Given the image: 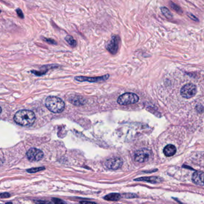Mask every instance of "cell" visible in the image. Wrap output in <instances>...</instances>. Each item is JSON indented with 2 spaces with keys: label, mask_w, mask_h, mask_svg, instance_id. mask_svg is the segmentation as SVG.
Returning a JSON list of instances; mask_svg holds the SVG:
<instances>
[{
  "label": "cell",
  "mask_w": 204,
  "mask_h": 204,
  "mask_svg": "<svg viewBox=\"0 0 204 204\" xmlns=\"http://www.w3.org/2000/svg\"><path fill=\"white\" fill-rule=\"evenodd\" d=\"M10 197V195L8 193H2L1 194V198H7Z\"/></svg>",
  "instance_id": "cell-25"
},
{
  "label": "cell",
  "mask_w": 204,
  "mask_h": 204,
  "mask_svg": "<svg viewBox=\"0 0 204 204\" xmlns=\"http://www.w3.org/2000/svg\"><path fill=\"white\" fill-rule=\"evenodd\" d=\"M176 147L172 144H168L163 149V153L167 157H170L176 153Z\"/></svg>",
  "instance_id": "cell-12"
},
{
  "label": "cell",
  "mask_w": 204,
  "mask_h": 204,
  "mask_svg": "<svg viewBox=\"0 0 204 204\" xmlns=\"http://www.w3.org/2000/svg\"><path fill=\"white\" fill-rule=\"evenodd\" d=\"M45 168L44 167H37V168H32L29 170H27V172L29 173H37L38 171H41L44 170Z\"/></svg>",
  "instance_id": "cell-18"
},
{
  "label": "cell",
  "mask_w": 204,
  "mask_h": 204,
  "mask_svg": "<svg viewBox=\"0 0 204 204\" xmlns=\"http://www.w3.org/2000/svg\"><path fill=\"white\" fill-rule=\"evenodd\" d=\"M47 108L53 113H61L65 109V103L63 100L56 96H49L45 101Z\"/></svg>",
  "instance_id": "cell-2"
},
{
  "label": "cell",
  "mask_w": 204,
  "mask_h": 204,
  "mask_svg": "<svg viewBox=\"0 0 204 204\" xmlns=\"http://www.w3.org/2000/svg\"><path fill=\"white\" fill-rule=\"evenodd\" d=\"M192 181L196 185L204 186V173L202 171H196L192 176Z\"/></svg>",
  "instance_id": "cell-11"
},
{
  "label": "cell",
  "mask_w": 204,
  "mask_h": 204,
  "mask_svg": "<svg viewBox=\"0 0 204 204\" xmlns=\"http://www.w3.org/2000/svg\"><path fill=\"white\" fill-rule=\"evenodd\" d=\"M35 203L37 204H53L50 201H43V200H38V201H35Z\"/></svg>",
  "instance_id": "cell-23"
},
{
  "label": "cell",
  "mask_w": 204,
  "mask_h": 204,
  "mask_svg": "<svg viewBox=\"0 0 204 204\" xmlns=\"http://www.w3.org/2000/svg\"><path fill=\"white\" fill-rule=\"evenodd\" d=\"M160 10L162 13V14H163V16L166 17L168 19H171L173 17V16L171 13V12L169 11V10L165 7H162L160 8Z\"/></svg>",
  "instance_id": "cell-15"
},
{
  "label": "cell",
  "mask_w": 204,
  "mask_h": 204,
  "mask_svg": "<svg viewBox=\"0 0 204 204\" xmlns=\"http://www.w3.org/2000/svg\"><path fill=\"white\" fill-rule=\"evenodd\" d=\"M11 204V203H7V204Z\"/></svg>",
  "instance_id": "cell-27"
},
{
  "label": "cell",
  "mask_w": 204,
  "mask_h": 204,
  "mask_svg": "<svg viewBox=\"0 0 204 204\" xmlns=\"http://www.w3.org/2000/svg\"><path fill=\"white\" fill-rule=\"evenodd\" d=\"M80 203L81 204H96L95 203L89 202V201H81V202H80Z\"/></svg>",
  "instance_id": "cell-26"
},
{
  "label": "cell",
  "mask_w": 204,
  "mask_h": 204,
  "mask_svg": "<svg viewBox=\"0 0 204 204\" xmlns=\"http://www.w3.org/2000/svg\"><path fill=\"white\" fill-rule=\"evenodd\" d=\"M65 40L68 44L72 47H75L77 45V42L75 39L71 35H67L65 37Z\"/></svg>",
  "instance_id": "cell-16"
},
{
  "label": "cell",
  "mask_w": 204,
  "mask_h": 204,
  "mask_svg": "<svg viewBox=\"0 0 204 204\" xmlns=\"http://www.w3.org/2000/svg\"><path fill=\"white\" fill-rule=\"evenodd\" d=\"M139 100L138 96L132 93H126L121 95L117 99V103L120 105H128L136 103Z\"/></svg>",
  "instance_id": "cell-3"
},
{
  "label": "cell",
  "mask_w": 204,
  "mask_h": 204,
  "mask_svg": "<svg viewBox=\"0 0 204 204\" xmlns=\"http://www.w3.org/2000/svg\"><path fill=\"white\" fill-rule=\"evenodd\" d=\"M151 155V152L145 148L136 151L134 155V159L136 162L142 163L148 161Z\"/></svg>",
  "instance_id": "cell-5"
},
{
  "label": "cell",
  "mask_w": 204,
  "mask_h": 204,
  "mask_svg": "<svg viewBox=\"0 0 204 204\" xmlns=\"http://www.w3.org/2000/svg\"><path fill=\"white\" fill-rule=\"evenodd\" d=\"M196 93H197L196 86L192 83L184 85L181 88L180 91L181 96L187 99L193 97L196 95Z\"/></svg>",
  "instance_id": "cell-4"
},
{
  "label": "cell",
  "mask_w": 204,
  "mask_h": 204,
  "mask_svg": "<svg viewBox=\"0 0 204 204\" xmlns=\"http://www.w3.org/2000/svg\"><path fill=\"white\" fill-rule=\"evenodd\" d=\"M169 5L171 7V8H172L175 11H177L178 13H182V10H181V7L179 5H178L177 4H175L174 2H173L172 1H170L169 2Z\"/></svg>",
  "instance_id": "cell-17"
},
{
  "label": "cell",
  "mask_w": 204,
  "mask_h": 204,
  "mask_svg": "<svg viewBox=\"0 0 204 204\" xmlns=\"http://www.w3.org/2000/svg\"><path fill=\"white\" fill-rule=\"evenodd\" d=\"M121 198V195L119 194H110L104 197V199L107 201H118Z\"/></svg>",
  "instance_id": "cell-14"
},
{
  "label": "cell",
  "mask_w": 204,
  "mask_h": 204,
  "mask_svg": "<svg viewBox=\"0 0 204 204\" xmlns=\"http://www.w3.org/2000/svg\"><path fill=\"white\" fill-rule=\"evenodd\" d=\"M35 114L30 110H20L17 111L14 117V120L19 125L22 126H32L35 121Z\"/></svg>",
  "instance_id": "cell-1"
},
{
  "label": "cell",
  "mask_w": 204,
  "mask_h": 204,
  "mask_svg": "<svg viewBox=\"0 0 204 204\" xmlns=\"http://www.w3.org/2000/svg\"><path fill=\"white\" fill-rule=\"evenodd\" d=\"M136 182H145L150 183H159L163 182V179L157 176H151V177H144L135 179L134 180Z\"/></svg>",
  "instance_id": "cell-10"
},
{
  "label": "cell",
  "mask_w": 204,
  "mask_h": 204,
  "mask_svg": "<svg viewBox=\"0 0 204 204\" xmlns=\"http://www.w3.org/2000/svg\"><path fill=\"white\" fill-rule=\"evenodd\" d=\"M44 41L47 42L48 43L52 44H56V43L52 39H50V38H44Z\"/></svg>",
  "instance_id": "cell-24"
},
{
  "label": "cell",
  "mask_w": 204,
  "mask_h": 204,
  "mask_svg": "<svg viewBox=\"0 0 204 204\" xmlns=\"http://www.w3.org/2000/svg\"><path fill=\"white\" fill-rule=\"evenodd\" d=\"M109 77V75H103L102 76H97V77H85V76H76L75 77V79L80 82L83 81H88L90 82H102L107 80Z\"/></svg>",
  "instance_id": "cell-9"
},
{
  "label": "cell",
  "mask_w": 204,
  "mask_h": 204,
  "mask_svg": "<svg viewBox=\"0 0 204 204\" xmlns=\"http://www.w3.org/2000/svg\"><path fill=\"white\" fill-rule=\"evenodd\" d=\"M124 197L126 198H137L138 196L136 194H127L124 195Z\"/></svg>",
  "instance_id": "cell-22"
},
{
  "label": "cell",
  "mask_w": 204,
  "mask_h": 204,
  "mask_svg": "<svg viewBox=\"0 0 204 204\" xmlns=\"http://www.w3.org/2000/svg\"><path fill=\"white\" fill-rule=\"evenodd\" d=\"M52 201H53V203L55 204H67V203L63 201V200H61L60 199H57V198H53L52 199Z\"/></svg>",
  "instance_id": "cell-20"
},
{
  "label": "cell",
  "mask_w": 204,
  "mask_h": 204,
  "mask_svg": "<svg viewBox=\"0 0 204 204\" xmlns=\"http://www.w3.org/2000/svg\"><path fill=\"white\" fill-rule=\"evenodd\" d=\"M28 159L32 162L40 161L44 156L43 152L36 148H31L26 153Z\"/></svg>",
  "instance_id": "cell-7"
},
{
  "label": "cell",
  "mask_w": 204,
  "mask_h": 204,
  "mask_svg": "<svg viewBox=\"0 0 204 204\" xmlns=\"http://www.w3.org/2000/svg\"><path fill=\"white\" fill-rule=\"evenodd\" d=\"M187 16H188L190 19H191L192 20H193V21H195V22H199V19H198L194 14H193L192 13H187Z\"/></svg>",
  "instance_id": "cell-19"
},
{
  "label": "cell",
  "mask_w": 204,
  "mask_h": 204,
  "mask_svg": "<svg viewBox=\"0 0 204 204\" xmlns=\"http://www.w3.org/2000/svg\"><path fill=\"white\" fill-rule=\"evenodd\" d=\"M16 11V13L17 14V16L20 18H21V19H23L24 18V14H23L22 11L20 8H17Z\"/></svg>",
  "instance_id": "cell-21"
},
{
  "label": "cell",
  "mask_w": 204,
  "mask_h": 204,
  "mask_svg": "<svg viewBox=\"0 0 204 204\" xmlns=\"http://www.w3.org/2000/svg\"><path fill=\"white\" fill-rule=\"evenodd\" d=\"M105 167L110 170H116L120 168L123 165V161L121 158L114 157L107 159L105 162Z\"/></svg>",
  "instance_id": "cell-8"
},
{
  "label": "cell",
  "mask_w": 204,
  "mask_h": 204,
  "mask_svg": "<svg viewBox=\"0 0 204 204\" xmlns=\"http://www.w3.org/2000/svg\"><path fill=\"white\" fill-rule=\"evenodd\" d=\"M120 41V38L118 35H113L111 40L107 45L106 48L107 50L112 55H115L117 53L119 47Z\"/></svg>",
  "instance_id": "cell-6"
},
{
  "label": "cell",
  "mask_w": 204,
  "mask_h": 204,
  "mask_svg": "<svg viewBox=\"0 0 204 204\" xmlns=\"http://www.w3.org/2000/svg\"><path fill=\"white\" fill-rule=\"evenodd\" d=\"M69 100L70 103L77 106H81L85 103L84 100L83 99V98L78 96H72V97H71V100Z\"/></svg>",
  "instance_id": "cell-13"
}]
</instances>
